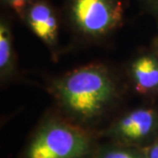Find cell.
<instances>
[{
  "mask_svg": "<svg viewBox=\"0 0 158 158\" xmlns=\"http://www.w3.org/2000/svg\"><path fill=\"white\" fill-rule=\"evenodd\" d=\"M129 0H63L62 21L85 42L108 39L124 25Z\"/></svg>",
  "mask_w": 158,
  "mask_h": 158,
  "instance_id": "obj_3",
  "label": "cell"
},
{
  "mask_svg": "<svg viewBox=\"0 0 158 158\" xmlns=\"http://www.w3.org/2000/svg\"><path fill=\"white\" fill-rule=\"evenodd\" d=\"M98 146L94 131L52 117L36 128L19 158H94Z\"/></svg>",
  "mask_w": 158,
  "mask_h": 158,
  "instance_id": "obj_2",
  "label": "cell"
},
{
  "mask_svg": "<svg viewBox=\"0 0 158 158\" xmlns=\"http://www.w3.org/2000/svg\"><path fill=\"white\" fill-rule=\"evenodd\" d=\"M144 149L147 158H158V138L148 147L144 148Z\"/></svg>",
  "mask_w": 158,
  "mask_h": 158,
  "instance_id": "obj_11",
  "label": "cell"
},
{
  "mask_svg": "<svg viewBox=\"0 0 158 158\" xmlns=\"http://www.w3.org/2000/svg\"><path fill=\"white\" fill-rule=\"evenodd\" d=\"M155 46H156V49H157L158 51V37L156 39V40H155Z\"/></svg>",
  "mask_w": 158,
  "mask_h": 158,
  "instance_id": "obj_12",
  "label": "cell"
},
{
  "mask_svg": "<svg viewBox=\"0 0 158 158\" xmlns=\"http://www.w3.org/2000/svg\"><path fill=\"white\" fill-rule=\"evenodd\" d=\"M22 20L50 51L54 59L59 53V32L62 13L49 0H34L25 11Z\"/></svg>",
  "mask_w": 158,
  "mask_h": 158,
  "instance_id": "obj_5",
  "label": "cell"
},
{
  "mask_svg": "<svg viewBox=\"0 0 158 158\" xmlns=\"http://www.w3.org/2000/svg\"><path fill=\"white\" fill-rule=\"evenodd\" d=\"M157 129V113L152 108L139 107L114 120L103 135L111 141L144 148L156 140Z\"/></svg>",
  "mask_w": 158,
  "mask_h": 158,
  "instance_id": "obj_4",
  "label": "cell"
},
{
  "mask_svg": "<svg viewBox=\"0 0 158 158\" xmlns=\"http://www.w3.org/2000/svg\"><path fill=\"white\" fill-rule=\"evenodd\" d=\"M129 78L135 90L143 95L158 93V57L144 53L130 62Z\"/></svg>",
  "mask_w": 158,
  "mask_h": 158,
  "instance_id": "obj_6",
  "label": "cell"
},
{
  "mask_svg": "<svg viewBox=\"0 0 158 158\" xmlns=\"http://www.w3.org/2000/svg\"><path fill=\"white\" fill-rule=\"evenodd\" d=\"M94 158H147L143 148L109 141L98 144Z\"/></svg>",
  "mask_w": 158,
  "mask_h": 158,
  "instance_id": "obj_8",
  "label": "cell"
},
{
  "mask_svg": "<svg viewBox=\"0 0 158 158\" xmlns=\"http://www.w3.org/2000/svg\"><path fill=\"white\" fill-rule=\"evenodd\" d=\"M49 90L62 117L91 131L120 96L115 75L101 63L87 64L63 74L52 81Z\"/></svg>",
  "mask_w": 158,
  "mask_h": 158,
  "instance_id": "obj_1",
  "label": "cell"
},
{
  "mask_svg": "<svg viewBox=\"0 0 158 158\" xmlns=\"http://www.w3.org/2000/svg\"><path fill=\"white\" fill-rule=\"evenodd\" d=\"M16 71V57L13 48V39L11 23L4 16L0 20V77L7 81L14 76Z\"/></svg>",
  "mask_w": 158,
  "mask_h": 158,
  "instance_id": "obj_7",
  "label": "cell"
},
{
  "mask_svg": "<svg viewBox=\"0 0 158 158\" xmlns=\"http://www.w3.org/2000/svg\"><path fill=\"white\" fill-rule=\"evenodd\" d=\"M145 11L158 19V0H137Z\"/></svg>",
  "mask_w": 158,
  "mask_h": 158,
  "instance_id": "obj_10",
  "label": "cell"
},
{
  "mask_svg": "<svg viewBox=\"0 0 158 158\" xmlns=\"http://www.w3.org/2000/svg\"><path fill=\"white\" fill-rule=\"evenodd\" d=\"M34 0H1L2 4L22 19L25 11Z\"/></svg>",
  "mask_w": 158,
  "mask_h": 158,
  "instance_id": "obj_9",
  "label": "cell"
}]
</instances>
